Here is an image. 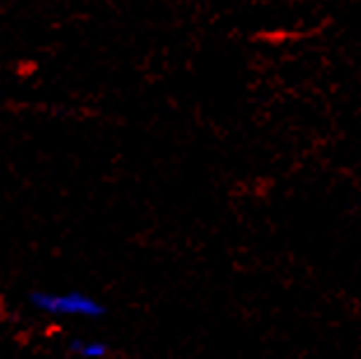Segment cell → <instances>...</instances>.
<instances>
[{
  "mask_svg": "<svg viewBox=\"0 0 361 359\" xmlns=\"http://www.w3.org/2000/svg\"><path fill=\"white\" fill-rule=\"evenodd\" d=\"M30 303L37 310H44L49 315H75V317H101L105 315V305L96 301L94 296H87L82 292H33Z\"/></svg>",
  "mask_w": 361,
  "mask_h": 359,
  "instance_id": "6da1fadb",
  "label": "cell"
},
{
  "mask_svg": "<svg viewBox=\"0 0 361 359\" xmlns=\"http://www.w3.org/2000/svg\"><path fill=\"white\" fill-rule=\"evenodd\" d=\"M71 350L75 355H80V359H103L107 355V346L103 341H78L75 339L71 343Z\"/></svg>",
  "mask_w": 361,
  "mask_h": 359,
  "instance_id": "7a4b0ae2",
  "label": "cell"
}]
</instances>
